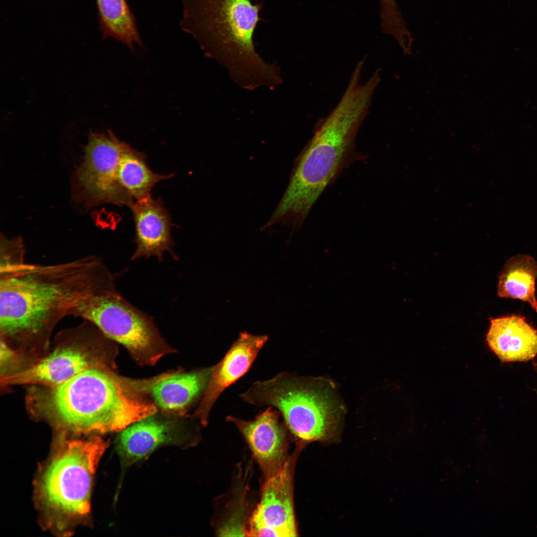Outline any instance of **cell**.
I'll list each match as a JSON object with an SVG mask.
<instances>
[{
    "label": "cell",
    "instance_id": "6da1fadb",
    "mask_svg": "<svg viewBox=\"0 0 537 537\" xmlns=\"http://www.w3.org/2000/svg\"><path fill=\"white\" fill-rule=\"evenodd\" d=\"M99 257L90 255L53 265L0 269V334L5 341L48 340L56 325L83 300L114 283Z\"/></svg>",
    "mask_w": 537,
    "mask_h": 537
},
{
    "label": "cell",
    "instance_id": "7a4b0ae2",
    "mask_svg": "<svg viewBox=\"0 0 537 537\" xmlns=\"http://www.w3.org/2000/svg\"><path fill=\"white\" fill-rule=\"evenodd\" d=\"M112 358L69 380L35 390V413L76 434L121 432L157 412L149 398L155 377L134 379L118 374Z\"/></svg>",
    "mask_w": 537,
    "mask_h": 537
},
{
    "label": "cell",
    "instance_id": "3957f363",
    "mask_svg": "<svg viewBox=\"0 0 537 537\" xmlns=\"http://www.w3.org/2000/svg\"><path fill=\"white\" fill-rule=\"evenodd\" d=\"M369 104L355 92L343 93L333 110L316 124L313 134L297 157L287 187L266 223L300 227L325 188L354 155L358 130Z\"/></svg>",
    "mask_w": 537,
    "mask_h": 537
},
{
    "label": "cell",
    "instance_id": "277c9868",
    "mask_svg": "<svg viewBox=\"0 0 537 537\" xmlns=\"http://www.w3.org/2000/svg\"><path fill=\"white\" fill-rule=\"evenodd\" d=\"M180 26L198 42L206 56L228 72L230 79L250 90L270 89L282 83L275 64L257 52L253 37L262 4L251 0H181Z\"/></svg>",
    "mask_w": 537,
    "mask_h": 537
},
{
    "label": "cell",
    "instance_id": "5b68a950",
    "mask_svg": "<svg viewBox=\"0 0 537 537\" xmlns=\"http://www.w3.org/2000/svg\"><path fill=\"white\" fill-rule=\"evenodd\" d=\"M240 397L247 403L277 410L301 442H334L341 430L344 406L333 384L323 378L283 372L254 382Z\"/></svg>",
    "mask_w": 537,
    "mask_h": 537
},
{
    "label": "cell",
    "instance_id": "8992f818",
    "mask_svg": "<svg viewBox=\"0 0 537 537\" xmlns=\"http://www.w3.org/2000/svg\"><path fill=\"white\" fill-rule=\"evenodd\" d=\"M108 447L99 437L65 440L36 480L35 496L45 525L60 533L88 516L96 466Z\"/></svg>",
    "mask_w": 537,
    "mask_h": 537
},
{
    "label": "cell",
    "instance_id": "52a82bcc",
    "mask_svg": "<svg viewBox=\"0 0 537 537\" xmlns=\"http://www.w3.org/2000/svg\"><path fill=\"white\" fill-rule=\"evenodd\" d=\"M72 316L88 320L110 340L124 347L140 366H153L174 353L153 319L128 302L114 284L83 300Z\"/></svg>",
    "mask_w": 537,
    "mask_h": 537
},
{
    "label": "cell",
    "instance_id": "ba28073f",
    "mask_svg": "<svg viewBox=\"0 0 537 537\" xmlns=\"http://www.w3.org/2000/svg\"><path fill=\"white\" fill-rule=\"evenodd\" d=\"M130 146L111 130L90 132L82 161L73 177L75 199L88 207L108 203L130 207L135 200L118 177L121 158Z\"/></svg>",
    "mask_w": 537,
    "mask_h": 537
},
{
    "label": "cell",
    "instance_id": "9c48e42d",
    "mask_svg": "<svg viewBox=\"0 0 537 537\" xmlns=\"http://www.w3.org/2000/svg\"><path fill=\"white\" fill-rule=\"evenodd\" d=\"M84 320L77 327L62 333L59 337L62 344L47 357L24 370L2 377L1 382L56 386L111 358L105 353L90 351L103 334L91 322Z\"/></svg>",
    "mask_w": 537,
    "mask_h": 537
},
{
    "label": "cell",
    "instance_id": "30bf717a",
    "mask_svg": "<svg viewBox=\"0 0 537 537\" xmlns=\"http://www.w3.org/2000/svg\"><path fill=\"white\" fill-rule=\"evenodd\" d=\"M196 426L156 413L137 421L121 431L116 448L123 467H128L165 446L186 448L199 441Z\"/></svg>",
    "mask_w": 537,
    "mask_h": 537
},
{
    "label": "cell",
    "instance_id": "8fae6325",
    "mask_svg": "<svg viewBox=\"0 0 537 537\" xmlns=\"http://www.w3.org/2000/svg\"><path fill=\"white\" fill-rule=\"evenodd\" d=\"M295 457H288L277 472L267 478L260 503L249 520L247 536H297L293 503Z\"/></svg>",
    "mask_w": 537,
    "mask_h": 537
},
{
    "label": "cell",
    "instance_id": "7c38bea8",
    "mask_svg": "<svg viewBox=\"0 0 537 537\" xmlns=\"http://www.w3.org/2000/svg\"><path fill=\"white\" fill-rule=\"evenodd\" d=\"M280 415L277 410L268 407L253 420L226 417L245 439L267 478L277 472L288 458L287 428L280 422Z\"/></svg>",
    "mask_w": 537,
    "mask_h": 537
},
{
    "label": "cell",
    "instance_id": "4fadbf2b",
    "mask_svg": "<svg viewBox=\"0 0 537 537\" xmlns=\"http://www.w3.org/2000/svg\"><path fill=\"white\" fill-rule=\"evenodd\" d=\"M268 340L267 335L240 333L223 358L212 366L208 385L193 418L203 426L207 424L211 410L218 397L250 369Z\"/></svg>",
    "mask_w": 537,
    "mask_h": 537
},
{
    "label": "cell",
    "instance_id": "5bb4252c",
    "mask_svg": "<svg viewBox=\"0 0 537 537\" xmlns=\"http://www.w3.org/2000/svg\"><path fill=\"white\" fill-rule=\"evenodd\" d=\"M130 208L134 223L136 244L131 260L157 257L161 261L167 251L174 256L171 235L172 222L163 200L151 196L135 201Z\"/></svg>",
    "mask_w": 537,
    "mask_h": 537
},
{
    "label": "cell",
    "instance_id": "9a60e30c",
    "mask_svg": "<svg viewBox=\"0 0 537 537\" xmlns=\"http://www.w3.org/2000/svg\"><path fill=\"white\" fill-rule=\"evenodd\" d=\"M486 338L502 362L528 361L537 355V330L520 315L491 319Z\"/></svg>",
    "mask_w": 537,
    "mask_h": 537
},
{
    "label": "cell",
    "instance_id": "2e32d148",
    "mask_svg": "<svg viewBox=\"0 0 537 537\" xmlns=\"http://www.w3.org/2000/svg\"><path fill=\"white\" fill-rule=\"evenodd\" d=\"M212 366L183 372L177 370L160 374L153 385L151 396L163 412L181 415L200 395L208 385Z\"/></svg>",
    "mask_w": 537,
    "mask_h": 537
},
{
    "label": "cell",
    "instance_id": "e0dca14e",
    "mask_svg": "<svg viewBox=\"0 0 537 537\" xmlns=\"http://www.w3.org/2000/svg\"><path fill=\"white\" fill-rule=\"evenodd\" d=\"M537 263L530 256L518 255L508 260L499 277L498 295L529 303L537 312L536 281Z\"/></svg>",
    "mask_w": 537,
    "mask_h": 537
},
{
    "label": "cell",
    "instance_id": "ac0fdd59",
    "mask_svg": "<svg viewBox=\"0 0 537 537\" xmlns=\"http://www.w3.org/2000/svg\"><path fill=\"white\" fill-rule=\"evenodd\" d=\"M95 0L103 38L112 37L131 51H133L135 44L143 47L127 0Z\"/></svg>",
    "mask_w": 537,
    "mask_h": 537
},
{
    "label": "cell",
    "instance_id": "d6986e66",
    "mask_svg": "<svg viewBox=\"0 0 537 537\" xmlns=\"http://www.w3.org/2000/svg\"><path fill=\"white\" fill-rule=\"evenodd\" d=\"M145 154L130 146L120 161L118 171L119 182L135 201L151 196V191L158 182L174 176V174L154 173L148 166Z\"/></svg>",
    "mask_w": 537,
    "mask_h": 537
},
{
    "label": "cell",
    "instance_id": "ffe728a7",
    "mask_svg": "<svg viewBox=\"0 0 537 537\" xmlns=\"http://www.w3.org/2000/svg\"><path fill=\"white\" fill-rule=\"evenodd\" d=\"M534 366H535V368L536 370H537V362L534 363Z\"/></svg>",
    "mask_w": 537,
    "mask_h": 537
}]
</instances>
